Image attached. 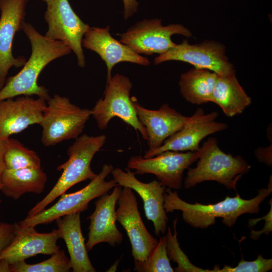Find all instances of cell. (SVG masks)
<instances>
[{"label": "cell", "mask_w": 272, "mask_h": 272, "mask_svg": "<svg viewBox=\"0 0 272 272\" xmlns=\"http://www.w3.org/2000/svg\"><path fill=\"white\" fill-rule=\"evenodd\" d=\"M46 100L23 96L0 101V138L7 141L35 124H39L46 107Z\"/></svg>", "instance_id": "ac0fdd59"}, {"label": "cell", "mask_w": 272, "mask_h": 272, "mask_svg": "<svg viewBox=\"0 0 272 272\" xmlns=\"http://www.w3.org/2000/svg\"><path fill=\"white\" fill-rule=\"evenodd\" d=\"M4 161L7 169L41 167L36 152L25 147L19 140L10 138L6 141Z\"/></svg>", "instance_id": "d4e9b609"}, {"label": "cell", "mask_w": 272, "mask_h": 272, "mask_svg": "<svg viewBox=\"0 0 272 272\" xmlns=\"http://www.w3.org/2000/svg\"><path fill=\"white\" fill-rule=\"evenodd\" d=\"M131 100L138 117L147 130L149 149L145 153L160 148L168 138L182 127L187 120V116L167 103L163 104L158 110H151L139 104L135 97Z\"/></svg>", "instance_id": "ffe728a7"}, {"label": "cell", "mask_w": 272, "mask_h": 272, "mask_svg": "<svg viewBox=\"0 0 272 272\" xmlns=\"http://www.w3.org/2000/svg\"><path fill=\"white\" fill-rule=\"evenodd\" d=\"M55 221L60 238L66 244L73 271H96L88 256L81 229L80 213L65 215Z\"/></svg>", "instance_id": "44dd1931"}, {"label": "cell", "mask_w": 272, "mask_h": 272, "mask_svg": "<svg viewBox=\"0 0 272 272\" xmlns=\"http://www.w3.org/2000/svg\"><path fill=\"white\" fill-rule=\"evenodd\" d=\"M0 272H11L10 264L3 260H0Z\"/></svg>", "instance_id": "e575fe53"}, {"label": "cell", "mask_w": 272, "mask_h": 272, "mask_svg": "<svg viewBox=\"0 0 272 272\" xmlns=\"http://www.w3.org/2000/svg\"><path fill=\"white\" fill-rule=\"evenodd\" d=\"M14 225L12 238L1 253L0 260L10 265L37 254L51 255L59 250L57 245L60 238L58 229L49 233H39L33 226L23 227L18 223Z\"/></svg>", "instance_id": "5bb4252c"}, {"label": "cell", "mask_w": 272, "mask_h": 272, "mask_svg": "<svg viewBox=\"0 0 272 272\" xmlns=\"http://www.w3.org/2000/svg\"><path fill=\"white\" fill-rule=\"evenodd\" d=\"M177 218L173 222L174 234H172L171 228H168L167 238V251L170 259L177 263V267L174 271L176 272H200L201 268L194 265L188 259L187 256L181 249L178 242L176 231Z\"/></svg>", "instance_id": "4316f807"}, {"label": "cell", "mask_w": 272, "mask_h": 272, "mask_svg": "<svg viewBox=\"0 0 272 272\" xmlns=\"http://www.w3.org/2000/svg\"><path fill=\"white\" fill-rule=\"evenodd\" d=\"M218 77L216 73L207 69H191L180 76V93L186 101L192 104L212 102Z\"/></svg>", "instance_id": "cb8c5ba5"}, {"label": "cell", "mask_w": 272, "mask_h": 272, "mask_svg": "<svg viewBox=\"0 0 272 272\" xmlns=\"http://www.w3.org/2000/svg\"><path fill=\"white\" fill-rule=\"evenodd\" d=\"M106 141L105 134L93 136L83 134L75 139L67 150V161L57 168L58 171L62 170L61 176L49 193L29 211L27 217H32L43 211L76 184L93 179L97 174L92 170L91 162Z\"/></svg>", "instance_id": "3957f363"}, {"label": "cell", "mask_w": 272, "mask_h": 272, "mask_svg": "<svg viewBox=\"0 0 272 272\" xmlns=\"http://www.w3.org/2000/svg\"><path fill=\"white\" fill-rule=\"evenodd\" d=\"M10 266L11 272H68L72 269L70 259L60 249L49 258L38 263L28 264L24 260Z\"/></svg>", "instance_id": "484cf974"}, {"label": "cell", "mask_w": 272, "mask_h": 272, "mask_svg": "<svg viewBox=\"0 0 272 272\" xmlns=\"http://www.w3.org/2000/svg\"><path fill=\"white\" fill-rule=\"evenodd\" d=\"M123 187L116 184L110 194L105 193L95 202L94 212L88 217V239L86 243L88 251L97 244L107 243L111 246L120 244L123 240V234L116 226L115 207Z\"/></svg>", "instance_id": "e0dca14e"}, {"label": "cell", "mask_w": 272, "mask_h": 272, "mask_svg": "<svg viewBox=\"0 0 272 272\" xmlns=\"http://www.w3.org/2000/svg\"><path fill=\"white\" fill-rule=\"evenodd\" d=\"M28 1H0V89L10 68L22 67L26 62L24 57H14L12 48L16 33L22 30Z\"/></svg>", "instance_id": "2e32d148"}, {"label": "cell", "mask_w": 272, "mask_h": 272, "mask_svg": "<svg viewBox=\"0 0 272 272\" xmlns=\"http://www.w3.org/2000/svg\"><path fill=\"white\" fill-rule=\"evenodd\" d=\"M42 1L47 6L44 18L48 26L45 36L66 44L76 55L78 65L85 67L82 40L89 25L77 16L68 0Z\"/></svg>", "instance_id": "9c48e42d"}, {"label": "cell", "mask_w": 272, "mask_h": 272, "mask_svg": "<svg viewBox=\"0 0 272 272\" xmlns=\"http://www.w3.org/2000/svg\"><path fill=\"white\" fill-rule=\"evenodd\" d=\"M119 263V259H118L110 266L107 271H116Z\"/></svg>", "instance_id": "d590c367"}, {"label": "cell", "mask_w": 272, "mask_h": 272, "mask_svg": "<svg viewBox=\"0 0 272 272\" xmlns=\"http://www.w3.org/2000/svg\"><path fill=\"white\" fill-rule=\"evenodd\" d=\"M47 101L39 124L42 127V145L50 147L78 138L91 116V109L81 108L68 98L56 94Z\"/></svg>", "instance_id": "5b68a950"}, {"label": "cell", "mask_w": 272, "mask_h": 272, "mask_svg": "<svg viewBox=\"0 0 272 272\" xmlns=\"http://www.w3.org/2000/svg\"><path fill=\"white\" fill-rule=\"evenodd\" d=\"M22 30L30 42L32 53L22 69L9 78L0 89V101L18 96L34 95L47 101L50 98L48 90L38 85L39 76L51 61L70 54L72 50L63 42L42 35L29 23L24 22Z\"/></svg>", "instance_id": "7a4b0ae2"}, {"label": "cell", "mask_w": 272, "mask_h": 272, "mask_svg": "<svg viewBox=\"0 0 272 272\" xmlns=\"http://www.w3.org/2000/svg\"><path fill=\"white\" fill-rule=\"evenodd\" d=\"M132 88L127 77L118 74L112 76L107 83L104 98L99 99L91 109V116L100 129H106L111 119L117 117L139 131L147 141V130L140 121L130 97Z\"/></svg>", "instance_id": "8992f818"}, {"label": "cell", "mask_w": 272, "mask_h": 272, "mask_svg": "<svg viewBox=\"0 0 272 272\" xmlns=\"http://www.w3.org/2000/svg\"><path fill=\"white\" fill-rule=\"evenodd\" d=\"M6 141L0 138V190L2 186V176L4 171L6 169L4 161V155L6 150Z\"/></svg>", "instance_id": "836d02e7"}, {"label": "cell", "mask_w": 272, "mask_h": 272, "mask_svg": "<svg viewBox=\"0 0 272 272\" xmlns=\"http://www.w3.org/2000/svg\"><path fill=\"white\" fill-rule=\"evenodd\" d=\"M113 169L112 165L104 164L99 173L85 187L74 193H63L52 206L32 217H26L18 224L23 227H35L51 223L65 215L81 213L87 210L92 200L108 193L117 184L113 179L106 180Z\"/></svg>", "instance_id": "52a82bcc"}, {"label": "cell", "mask_w": 272, "mask_h": 272, "mask_svg": "<svg viewBox=\"0 0 272 272\" xmlns=\"http://www.w3.org/2000/svg\"><path fill=\"white\" fill-rule=\"evenodd\" d=\"M174 34L192 37L190 30L181 24L162 25L161 19H144L125 32L118 34L120 41L139 54H163L176 44L171 40Z\"/></svg>", "instance_id": "ba28073f"}, {"label": "cell", "mask_w": 272, "mask_h": 272, "mask_svg": "<svg viewBox=\"0 0 272 272\" xmlns=\"http://www.w3.org/2000/svg\"><path fill=\"white\" fill-rule=\"evenodd\" d=\"M1 1V0H0Z\"/></svg>", "instance_id": "8d00e7d4"}, {"label": "cell", "mask_w": 272, "mask_h": 272, "mask_svg": "<svg viewBox=\"0 0 272 272\" xmlns=\"http://www.w3.org/2000/svg\"><path fill=\"white\" fill-rule=\"evenodd\" d=\"M167 251L166 236L160 237L140 272H173Z\"/></svg>", "instance_id": "83f0119b"}, {"label": "cell", "mask_w": 272, "mask_h": 272, "mask_svg": "<svg viewBox=\"0 0 272 272\" xmlns=\"http://www.w3.org/2000/svg\"><path fill=\"white\" fill-rule=\"evenodd\" d=\"M198 151L196 166L188 169L184 181L186 189L203 181H214L228 189L236 190L238 181L251 168L242 156H233L222 151L215 138L204 142Z\"/></svg>", "instance_id": "277c9868"}, {"label": "cell", "mask_w": 272, "mask_h": 272, "mask_svg": "<svg viewBox=\"0 0 272 272\" xmlns=\"http://www.w3.org/2000/svg\"><path fill=\"white\" fill-rule=\"evenodd\" d=\"M212 102L218 105L227 116L231 117L242 113L251 103V99L239 84L235 74L218 75Z\"/></svg>", "instance_id": "603a6c76"}, {"label": "cell", "mask_w": 272, "mask_h": 272, "mask_svg": "<svg viewBox=\"0 0 272 272\" xmlns=\"http://www.w3.org/2000/svg\"><path fill=\"white\" fill-rule=\"evenodd\" d=\"M123 3V17L127 19L135 13L138 9L137 0H122Z\"/></svg>", "instance_id": "d6a6232c"}, {"label": "cell", "mask_w": 272, "mask_h": 272, "mask_svg": "<svg viewBox=\"0 0 272 272\" xmlns=\"http://www.w3.org/2000/svg\"><path fill=\"white\" fill-rule=\"evenodd\" d=\"M47 181V175L41 167L5 169L0 190L6 196L17 199L26 193H41Z\"/></svg>", "instance_id": "7402d4cb"}, {"label": "cell", "mask_w": 272, "mask_h": 272, "mask_svg": "<svg viewBox=\"0 0 272 272\" xmlns=\"http://www.w3.org/2000/svg\"><path fill=\"white\" fill-rule=\"evenodd\" d=\"M198 154V151H166L150 158L133 156L127 168L135 170V175L154 174L165 187L179 190L182 186L184 171L197 160Z\"/></svg>", "instance_id": "8fae6325"}, {"label": "cell", "mask_w": 272, "mask_h": 272, "mask_svg": "<svg viewBox=\"0 0 272 272\" xmlns=\"http://www.w3.org/2000/svg\"><path fill=\"white\" fill-rule=\"evenodd\" d=\"M110 27H89L84 35L82 46L97 53L107 66V83L111 79L114 65L129 62L147 66L150 61L146 57L132 51L127 46L111 36Z\"/></svg>", "instance_id": "d6986e66"}, {"label": "cell", "mask_w": 272, "mask_h": 272, "mask_svg": "<svg viewBox=\"0 0 272 272\" xmlns=\"http://www.w3.org/2000/svg\"><path fill=\"white\" fill-rule=\"evenodd\" d=\"M125 170L114 168L111 173L113 179L117 184L130 188L140 196L144 203L146 217L153 222L156 235L165 234L168 221L164 207L165 186L158 180L144 183L136 178L130 169L126 168Z\"/></svg>", "instance_id": "9a60e30c"}, {"label": "cell", "mask_w": 272, "mask_h": 272, "mask_svg": "<svg viewBox=\"0 0 272 272\" xmlns=\"http://www.w3.org/2000/svg\"><path fill=\"white\" fill-rule=\"evenodd\" d=\"M116 210V220L125 229L131 246L134 261V270L140 272L158 240L147 230L138 209L137 198L132 189L123 187Z\"/></svg>", "instance_id": "30bf717a"}, {"label": "cell", "mask_w": 272, "mask_h": 272, "mask_svg": "<svg viewBox=\"0 0 272 272\" xmlns=\"http://www.w3.org/2000/svg\"><path fill=\"white\" fill-rule=\"evenodd\" d=\"M169 60L187 62L195 68L207 69L220 76L235 74L233 64L225 55V46L213 41L191 45L185 39L181 43L156 57L154 63L157 65Z\"/></svg>", "instance_id": "7c38bea8"}, {"label": "cell", "mask_w": 272, "mask_h": 272, "mask_svg": "<svg viewBox=\"0 0 272 272\" xmlns=\"http://www.w3.org/2000/svg\"><path fill=\"white\" fill-rule=\"evenodd\" d=\"M14 225L9 223L0 224V254L9 244L13 235Z\"/></svg>", "instance_id": "4dcf8cb0"}, {"label": "cell", "mask_w": 272, "mask_h": 272, "mask_svg": "<svg viewBox=\"0 0 272 272\" xmlns=\"http://www.w3.org/2000/svg\"><path fill=\"white\" fill-rule=\"evenodd\" d=\"M218 115L216 111L206 113L203 109L198 108L191 116H187L180 130L168 138L158 149L145 153L143 157L150 158L166 151H198L199 144L203 139L227 128L226 123L216 120Z\"/></svg>", "instance_id": "4fadbf2b"}, {"label": "cell", "mask_w": 272, "mask_h": 272, "mask_svg": "<svg viewBox=\"0 0 272 272\" xmlns=\"http://www.w3.org/2000/svg\"><path fill=\"white\" fill-rule=\"evenodd\" d=\"M269 203L270 205V207L268 213L264 216L265 223V225L261 230L255 231L251 229L250 238L257 240L259 237L263 234L268 235L272 231V200L270 198Z\"/></svg>", "instance_id": "f546056e"}, {"label": "cell", "mask_w": 272, "mask_h": 272, "mask_svg": "<svg viewBox=\"0 0 272 272\" xmlns=\"http://www.w3.org/2000/svg\"><path fill=\"white\" fill-rule=\"evenodd\" d=\"M272 269V259H266L262 254H258L253 261H246L241 258L237 266H231V272H266Z\"/></svg>", "instance_id": "f1b7e54d"}, {"label": "cell", "mask_w": 272, "mask_h": 272, "mask_svg": "<svg viewBox=\"0 0 272 272\" xmlns=\"http://www.w3.org/2000/svg\"><path fill=\"white\" fill-rule=\"evenodd\" d=\"M257 191V195L250 199L242 198L237 192L235 196H227L216 203L203 205L187 202L179 197L176 191L167 188L164 194V207L166 213L181 211L184 222L195 228L206 229L215 224L217 218H222V223L231 227L241 215L259 212L260 203L272 192L271 175L267 187Z\"/></svg>", "instance_id": "6da1fadb"}, {"label": "cell", "mask_w": 272, "mask_h": 272, "mask_svg": "<svg viewBox=\"0 0 272 272\" xmlns=\"http://www.w3.org/2000/svg\"><path fill=\"white\" fill-rule=\"evenodd\" d=\"M271 145L265 148H259L255 150L257 160L265 165L271 167L272 164Z\"/></svg>", "instance_id": "1f68e13d"}]
</instances>
